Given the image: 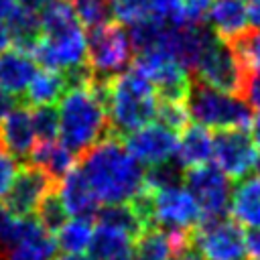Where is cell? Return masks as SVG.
Masks as SVG:
<instances>
[{
  "label": "cell",
  "mask_w": 260,
  "mask_h": 260,
  "mask_svg": "<svg viewBox=\"0 0 260 260\" xmlns=\"http://www.w3.org/2000/svg\"><path fill=\"white\" fill-rule=\"evenodd\" d=\"M79 169L104 205L130 203L144 191V169L116 134H110L83 152Z\"/></svg>",
  "instance_id": "1"
},
{
  "label": "cell",
  "mask_w": 260,
  "mask_h": 260,
  "mask_svg": "<svg viewBox=\"0 0 260 260\" xmlns=\"http://www.w3.org/2000/svg\"><path fill=\"white\" fill-rule=\"evenodd\" d=\"M108 81L89 79L67 87L59 100V140L75 154L87 152L91 146L108 138L112 132L108 108Z\"/></svg>",
  "instance_id": "2"
},
{
  "label": "cell",
  "mask_w": 260,
  "mask_h": 260,
  "mask_svg": "<svg viewBox=\"0 0 260 260\" xmlns=\"http://www.w3.org/2000/svg\"><path fill=\"white\" fill-rule=\"evenodd\" d=\"M106 108L112 132L124 138L156 118L158 95L152 81L136 67H130L108 81Z\"/></svg>",
  "instance_id": "3"
},
{
  "label": "cell",
  "mask_w": 260,
  "mask_h": 260,
  "mask_svg": "<svg viewBox=\"0 0 260 260\" xmlns=\"http://www.w3.org/2000/svg\"><path fill=\"white\" fill-rule=\"evenodd\" d=\"M187 108L191 118L205 128L248 130L254 122L252 106L242 95L213 89L201 81H193L187 95Z\"/></svg>",
  "instance_id": "4"
},
{
  "label": "cell",
  "mask_w": 260,
  "mask_h": 260,
  "mask_svg": "<svg viewBox=\"0 0 260 260\" xmlns=\"http://www.w3.org/2000/svg\"><path fill=\"white\" fill-rule=\"evenodd\" d=\"M32 57L47 69L61 73H73L87 65V35L79 20L43 30L41 41L37 43Z\"/></svg>",
  "instance_id": "5"
},
{
  "label": "cell",
  "mask_w": 260,
  "mask_h": 260,
  "mask_svg": "<svg viewBox=\"0 0 260 260\" xmlns=\"http://www.w3.org/2000/svg\"><path fill=\"white\" fill-rule=\"evenodd\" d=\"M130 35L118 22H106L89 30L87 37V65L91 77L98 81H110L124 73L132 61Z\"/></svg>",
  "instance_id": "6"
},
{
  "label": "cell",
  "mask_w": 260,
  "mask_h": 260,
  "mask_svg": "<svg viewBox=\"0 0 260 260\" xmlns=\"http://www.w3.org/2000/svg\"><path fill=\"white\" fill-rule=\"evenodd\" d=\"M197 81L225 91V93H234V95H242L244 93V83H246V71L240 65L232 45L223 39H219L217 35L213 37V41L207 45L205 53L201 55L197 67Z\"/></svg>",
  "instance_id": "7"
},
{
  "label": "cell",
  "mask_w": 260,
  "mask_h": 260,
  "mask_svg": "<svg viewBox=\"0 0 260 260\" xmlns=\"http://www.w3.org/2000/svg\"><path fill=\"white\" fill-rule=\"evenodd\" d=\"M134 67L142 71L154 85L158 100L169 102H187L191 91V77L189 69L181 65L175 57H171L162 49H150L136 55Z\"/></svg>",
  "instance_id": "8"
},
{
  "label": "cell",
  "mask_w": 260,
  "mask_h": 260,
  "mask_svg": "<svg viewBox=\"0 0 260 260\" xmlns=\"http://www.w3.org/2000/svg\"><path fill=\"white\" fill-rule=\"evenodd\" d=\"M185 187L191 191L195 201L201 209V221H213L221 219L230 213L232 203V185L230 177L219 169L211 165L195 167L185 171Z\"/></svg>",
  "instance_id": "9"
},
{
  "label": "cell",
  "mask_w": 260,
  "mask_h": 260,
  "mask_svg": "<svg viewBox=\"0 0 260 260\" xmlns=\"http://www.w3.org/2000/svg\"><path fill=\"white\" fill-rule=\"evenodd\" d=\"M150 197H152V225L165 230L193 232L201 223L199 203L183 183L150 191Z\"/></svg>",
  "instance_id": "10"
},
{
  "label": "cell",
  "mask_w": 260,
  "mask_h": 260,
  "mask_svg": "<svg viewBox=\"0 0 260 260\" xmlns=\"http://www.w3.org/2000/svg\"><path fill=\"white\" fill-rule=\"evenodd\" d=\"M193 244L199 248L205 260H244L248 256L242 225L228 217L201 221L193 230Z\"/></svg>",
  "instance_id": "11"
},
{
  "label": "cell",
  "mask_w": 260,
  "mask_h": 260,
  "mask_svg": "<svg viewBox=\"0 0 260 260\" xmlns=\"http://www.w3.org/2000/svg\"><path fill=\"white\" fill-rule=\"evenodd\" d=\"M213 160L230 179H246L260 165V150L248 130H219L213 136Z\"/></svg>",
  "instance_id": "12"
},
{
  "label": "cell",
  "mask_w": 260,
  "mask_h": 260,
  "mask_svg": "<svg viewBox=\"0 0 260 260\" xmlns=\"http://www.w3.org/2000/svg\"><path fill=\"white\" fill-rule=\"evenodd\" d=\"M126 150L146 167H156L175 160L179 132L160 122H150L122 138Z\"/></svg>",
  "instance_id": "13"
},
{
  "label": "cell",
  "mask_w": 260,
  "mask_h": 260,
  "mask_svg": "<svg viewBox=\"0 0 260 260\" xmlns=\"http://www.w3.org/2000/svg\"><path fill=\"white\" fill-rule=\"evenodd\" d=\"M55 181L35 165L20 167L10 191L4 197V207L20 217L35 215L43 199L55 189Z\"/></svg>",
  "instance_id": "14"
},
{
  "label": "cell",
  "mask_w": 260,
  "mask_h": 260,
  "mask_svg": "<svg viewBox=\"0 0 260 260\" xmlns=\"http://www.w3.org/2000/svg\"><path fill=\"white\" fill-rule=\"evenodd\" d=\"M59 197L71 217H85L91 219L100 211V199L95 191L91 189L87 177L83 175L81 169H73L59 181Z\"/></svg>",
  "instance_id": "15"
},
{
  "label": "cell",
  "mask_w": 260,
  "mask_h": 260,
  "mask_svg": "<svg viewBox=\"0 0 260 260\" xmlns=\"http://www.w3.org/2000/svg\"><path fill=\"white\" fill-rule=\"evenodd\" d=\"M37 130L32 122V112L28 108H16L0 124V144L12 152L16 158H28L37 146Z\"/></svg>",
  "instance_id": "16"
},
{
  "label": "cell",
  "mask_w": 260,
  "mask_h": 260,
  "mask_svg": "<svg viewBox=\"0 0 260 260\" xmlns=\"http://www.w3.org/2000/svg\"><path fill=\"white\" fill-rule=\"evenodd\" d=\"M37 71V59L28 51L14 47L0 53V89L12 95L26 93Z\"/></svg>",
  "instance_id": "17"
},
{
  "label": "cell",
  "mask_w": 260,
  "mask_h": 260,
  "mask_svg": "<svg viewBox=\"0 0 260 260\" xmlns=\"http://www.w3.org/2000/svg\"><path fill=\"white\" fill-rule=\"evenodd\" d=\"M207 22L219 39L230 43L232 39L248 30V0H213Z\"/></svg>",
  "instance_id": "18"
},
{
  "label": "cell",
  "mask_w": 260,
  "mask_h": 260,
  "mask_svg": "<svg viewBox=\"0 0 260 260\" xmlns=\"http://www.w3.org/2000/svg\"><path fill=\"white\" fill-rule=\"evenodd\" d=\"M211 158H213V136L209 134V130L201 124L187 126L179 136L177 154H175L177 165L189 171L195 167L209 165Z\"/></svg>",
  "instance_id": "19"
},
{
  "label": "cell",
  "mask_w": 260,
  "mask_h": 260,
  "mask_svg": "<svg viewBox=\"0 0 260 260\" xmlns=\"http://www.w3.org/2000/svg\"><path fill=\"white\" fill-rule=\"evenodd\" d=\"M230 215L248 230L260 228V177L242 179L232 193Z\"/></svg>",
  "instance_id": "20"
},
{
  "label": "cell",
  "mask_w": 260,
  "mask_h": 260,
  "mask_svg": "<svg viewBox=\"0 0 260 260\" xmlns=\"http://www.w3.org/2000/svg\"><path fill=\"white\" fill-rule=\"evenodd\" d=\"M28 162L45 171L53 181H61L67 173L75 169V152L67 148L63 142L45 140V142H37V146L28 156Z\"/></svg>",
  "instance_id": "21"
},
{
  "label": "cell",
  "mask_w": 260,
  "mask_h": 260,
  "mask_svg": "<svg viewBox=\"0 0 260 260\" xmlns=\"http://www.w3.org/2000/svg\"><path fill=\"white\" fill-rule=\"evenodd\" d=\"M134 238L124 230L98 223L93 228V238L89 244V258L91 260H114L118 256L132 254Z\"/></svg>",
  "instance_id": "22"
},
{
  "label": "cell",
  "mask_w": 260,
  "mask_h": 260,
  "mask_svg": "<svg viewBox=\"0 0 260 260\" xmlns=\"http://www.w3.org/2000/svg\"><path fill=\"white\" fill-rule=\"evenodd\" d=\"M69 83H67V75L55 69H41L37 71V75L32 77L28 89H26V102L32 108L39 106H55L63 93L67 91Z\"/></svg>",
  "instance_id": "23"
},
{
  "label": "cell",
  "mask_w": 260,
  "mask_h": 260,
  "mask_svg": "<svg viewBox=\"0 0 260 260\" xmlns=\"http://www.w3.org/2000/svg\"><path fill=\"white\" fill-rule=\"evenodd\" d=\"M10 28V37H12V45L16 49L28 51L32 55L37 43L43 37V26H41V14L35 10H28L24 6H20L16 10V14L6 22Z\"/></svg>",
  "instance_id": "24"
},
{
  "label": "cell",
  "mask_w": 260,
  "mask_h": 260,
  "mask_svg": "<svg viewBox=\"0 0 260 260\" xmlns=\"http://www.w3.org/2000/svg\"><path fill=\"white\" fill-rule=\"evenodd\" d=\"M91 238H93V228H91V221L85 219V217H71L55 232L57 246L65 254H83V252H87L89 244H91Z\"/></svg>",
  "instance_id": "25"
},
{
  "label": "cell",
  "mask_w": 260,
  "mask_h": 260,
  "mask_svg": "<svg viewBox=\"0 0 260 260\" xmlns=\"http://www.w3.org/2000/svg\"><path fill=\"white\" fill-rule=\"evenodd\" d=\"M98 223H106L118 230H124L130 234L136 242V238L146 230L144 221L140 219L138 211L134 209L132 203H114V205H102L98 211Z\"/></svg>",
  "instance_id": "26"
},
{
  "label": "cell",
  "mask_w": 260,
  "mask_h": 260,
  "mask_svg": "<svg viewBox=\"0 0 260 260\" xmlns=\"http://www.w3.org/2000/svg\"><path fill=\"white\" fill-rule=\"evenodd\" d=\"M240 65L246 73L260 69V28H248L230 41Z\"/></svg>",
  "instance_id": "27"
},
{
  "label": "cell",
  "mask_w": 260,
  "mask_h": 260,
  "mask_svg": "<svg viewBox=\"0 0 260 260\" xmlns=\"http://www.w3.org/2000/svg\"><path fill=\"white\" fill-rule=\"evenodd\" d=\"M110 12L114 22L122 26H134L150 18L148 0H110Z\"/></svg>",
  "instance_id": "28"
},
{
  "label": "cell",
  "mask_w": 260,
  "mask_h": 260,
  "mask_svg": "<svg viewBox=\"0 0 260 260\" xmlns=\"http://www.w3.org/2000/svg\"><path fill=\"white\" fill-rule=\"evenodd\" d=\"M75 14L83 26L98 28L106 22H110L112 12H110V0H71Z\"/></svg>",
  "instance_id": "29"
},
{
  "label": "cell",
  "mask_w": 260,
  "mask_h": 260,
  "mask_svg": "<svg viewBox=\"0 0 260 260\" xmlns=\"http://www.w3.org/2000/svg\"><path fill=\"white\" fill-rule=\"evenodd\" d=\"M67 217H69V213H67L65 205H63V201H61V197H59L57 187H55V189L43 199V203L39 205V209H37V219H39L51 234H55V232L67 221Z\"/></svg>",
  "instance_id": "30"
},
{
  "label": "cell",
  "mask_w": 260,
  "mask_h": 260,
  "mask_svg": "<svg viewBox=\"0 0 260 260\" xmlns=\"http://www.w3.org/2000/svg\"><path fill=\"white\" fill-rule=\"evenodd\" d=\"M156 118L160 120V124L169 126L175 132H181L187 128L189 124V108L187 102H169V100H158V108H156Z\"/></svg>",
  "instance_id": "31"
},
{
  "label": "cell",
  "mask_w": 260,
  "mask_h": 260,
  "mask_svg": "<svg viewBox=\"0 0 260 260\" xmlns=\"http://www.w3.org/2000/svg\"><path fill=\"white\" fill-rule=\"evenodd\" d=\"M32 122L39 142L59 138V110L55 106H39L32 110Z\"/></svg>",
  "instance_id": "32"
},
{
  "label": "cell",
  "mask_w": 260,
  "mask_h": 260,
  "mask_svg": "<svg viewBox=\"0 0 260 260\" xmlns=\"http://www.w3.org/2000/svg\"><path fill=\"white\" fill-rule=\"evenodd\" d=\"M150 16L162 24H185L183 18V0H148Z\"/></svg>",
  "instance_id": "33"
},
{
  "label": "cell",
  "mask_w": 260,
  "mask_h": 260,
  "mask_svg": "<svg viewBox=\"0 0 260 260\" xmlns=\"http://www.w3.org/2000/svg\"><path fill=\"white\" fill-rule=\"evenodd\" d=\"M18 171H20L18 158L0 144V201H4V197L10 191Z\"/></svg>",
  "instance_id": "34"
},
{
  "label": "cell",
  "mask_w": 260,
  "mask_h": 260,
  "mask_svg": "<svg viewBox=\"0 0 260 260\" xmlns=\"http://www.w3.org/2000/svg\"><path fill=\"white\" fill-rule=\"evenodd\" d=\"M213 0H183L185 24H203L209 16Z\"/></svg>",
  "instance_id": "35"
},
{
  "label": "cell",
  "mask_w": 260,
  "mask_h": 260,
  "mask_svg": "<svg viewBox=\"0 0 260 260\" xmlns=\"http://www.w3.org/2000/svg\"><path fill=\"white\" fill-rule=\"evenodd\" d=\"M0 260H51L49 254L32 248V246H14L8 250L0 248Z\"/></svg>",
  "instance_id": "36"
},
{
  "label": "cell",
  "mask_w": 260,
  "mask_h": 260,
  "mask_svg": "<svg viewBox=\"0 0 260 260\" xmlns=\"http://www.w3.org/2000/svg\"><path fill=\"white\" fill-rule=\"evenodd\" d=\"M242 98L260 112V69L252 71L246 75V83H244V93Z\"/></svg>",
  "instance_id": "37"
},
{
  "label": "cell",
  "mask_w": 260,
  "mask_h": 260,
  "mask_svg": "<svg viewBox=\"0 0 260 260\" xmlns=\"http://www.w3.org/2000/svg\"><path fill=\"white\" fill-rule=\"evenodd\" d=\"M16 110V98L4 89H0V124Z\"/></svg>",
  "instance_id": "38"
},
{
  "label": "cell",
  "mask_w": 260,
  "mask_h": 260,
  "mask_svg": "<svg viewBox=\"0 0 260 260\" xmlns=\"http://www.w3.org/2000/svg\"><path fill=\"white\" fill-rule=\"evenodd\" d=\"M246 244H248V256H252L254 260H260V228L250 230L246 234Z\"/></svg>",
  "instance_id": "39"
},
{
  "label": "cell",
  "mask_w": 260,
  "mask_h": 260,
  "mask_svg": "<svg viewBox=\"0 0 260 260\" xmlns=\"http://www.w3.org/2000/svg\"><path fill=\"white\" fill-rule=\"evenodd\" d=\"M20 8L18 0H0V22H8Z\"/></svg>",
  "instance_id": "40"
},
{
  "label": "cell",
  "mask_w": 260,
  "mask_h": 260,
  "mask_svg": "<svg viewBox=\"0 0 260 260\" xmlns=\"http://www.w3.org/2000/svg\"><path fill=\"white\" fill-rule=\"evenodd\" d=\"M173 260H205V256L199 252V248L195 244H189L187 248H183Z\"/></svg>",
  "instance_id": "41"
},
{
  "label": "cell",
  "mask_w": 260,
  "mask_h": 260,
  "mask_svg": "<svg viewBox=\"0 0 260 260\" xmlns=\"http://www.w3.org/2000/svg\"><path fill=\"white\" fill-rule=\"evenodd\" d=\"M248 14L250 24L254 28H260V0H248Z\"/></svg>",
  "instance_id": "42"
},
{
  "label": "cell",
  "mask_w": 260,
  "mask_h": 260,
  "mask_svg": "<svg viewBox=\"0 0 260 260\" xmlns=\"http://www.w3.org/2000/svg\"><path fill=\"white\" fill-rule=\"evenodd\" d=\"M10 45H12L10 28H8V24H6V22H0V53H2V51H6V49H10Z\"/></svg>",
  "instance_id": "43"
},
{
  "label": "cell",
  "mask_w": 260,
  "mask_h": 260,
  "mask_svg": "<svg viewBox=\"0 0 260 260\" xmlns=\"http://www.w3.org/2000/svg\"><path fill=\"white\" fill-rule=\"evenodd\" d=\"M18 2H20V6H24V8H28V10L39 12V10H43L45 6H49L53 0H18Z\"/></svg>",
  "instance_id": "44"
},
{
  "label": "cell",
  "mask_w": 260,
  "mask_h": 260,
  "mask_svg": "<svg viewBox=\"0 0 260 260\" xmlns=\"http://www.w3.org/2000/svg\"><path fill=\"white\" fill-rule=\"evenodd\" d=\"M252 136H254V142L260 150V112L254 116V122H252Z\"/></svg>",
  "instance_id": "45"
},
{
  "label": "cell",
  "mask_w": 260,
  "mask_h": 260,
  "mask_svg": "<svg viewBox=\"0 0 260 260\" xmlns=\"http://www.w3.org/2000/svg\"><path fill=\"white\" fill-rule=\"evenodd\" d=\"M57 260H91V258H85L83 254H65V256H61Z\"/></svg>",
  "instance_id": "46"
},
{
  "label": "cell",
  "mask_w": 260,
  "mask_h": 260,
  "mask_svg": "<svg viewBox=\"0 0 260 260\" xmlns=\"http://www.w3.org/2000/svg\"><path fill=\"white\" fill-rule=\"evenodd\" d=\"M114 260H136V258H134V254H126V256H118Z\"/></svg>",
  "instance_id": "47"
},
{
  "label": "cell",
  "mask_w": 260,
  "mask_h": 260,
  "mask_svg": "<svg viewBox=\"0 0 260 260\" xmlns=\"http://www.w3.org/2000/svg\"><path fill=\"white\" fill-rule=\"evenodd\" d=\"M258 177H260V165H258Z\"/></svg>",
  "instance_id": "48"
}]
</instances>
